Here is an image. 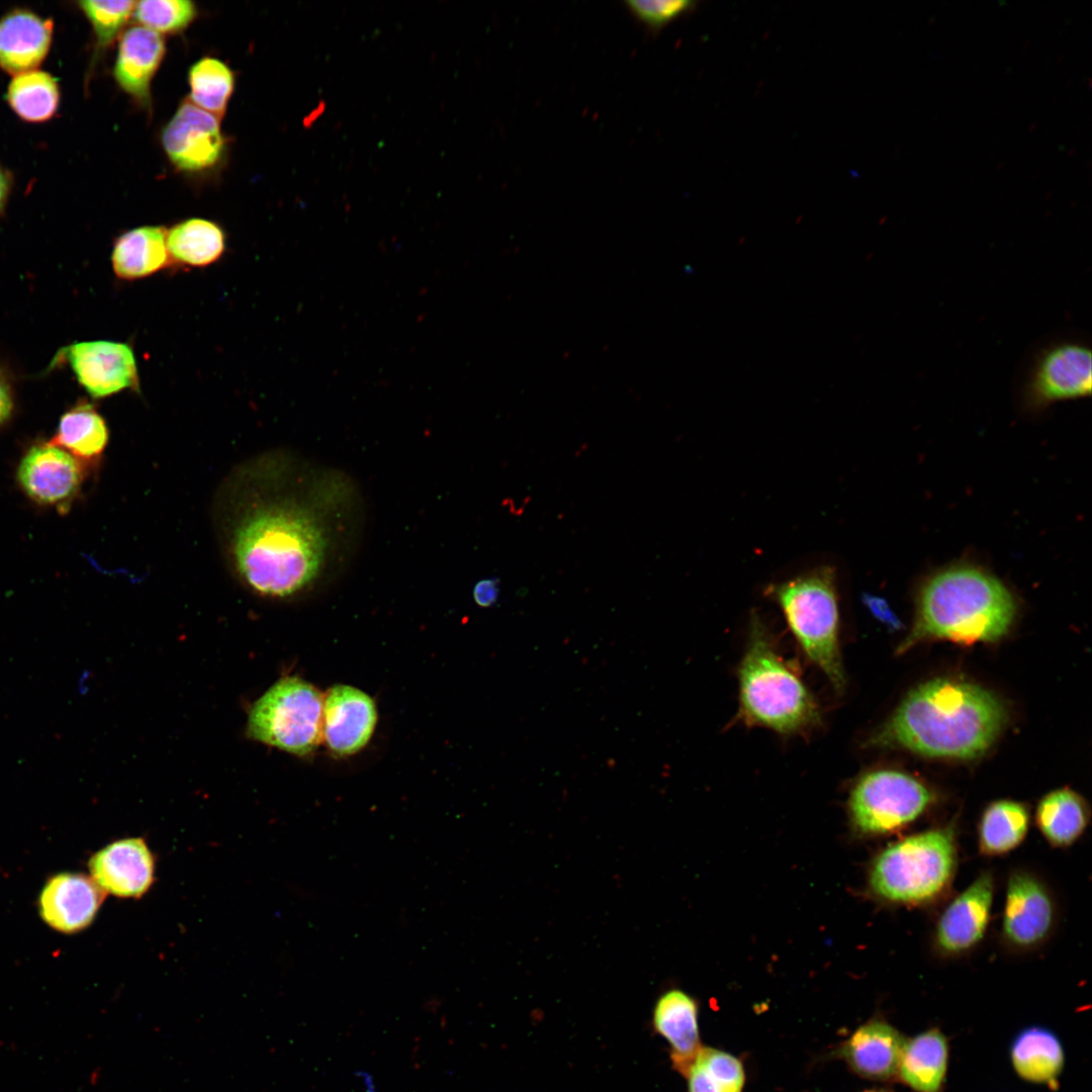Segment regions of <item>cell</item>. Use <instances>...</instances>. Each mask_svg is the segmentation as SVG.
Returning a JSON list of instances; mask_svg holds the SVG:
<instances>
[{
	"mask_svg": "<svg viewBox=\"0 0 1092 1092\" xmlns=\"http://www.w3.org/2000/svg\"><path fill=\"white\" fill-rule=\"evenodd\" d=\"M1059 919L1056 897L1034 872L1016 868L1006 879L1000 938L1010 951L1037 950L1053 936Z\"/></svg>",
	"mask_w": 1092,
	"mask_h": 1092,
	"instance_id": "cell-9",
	"label": "cell"
},
{
	"mask_svg": "<svg viewBox=\"0 0 1092 1092\" xmlns=\"http://www.w3.org/2000/svg\"><path fill=\"white\" fill-rule=\"evenodd\" d=\"M84 468L85 465L66 450L51 442L40 443L22 457L17 481L33 502L66 512L81 489Z\"/></svg>",
	"mask_w": 1092,
	"mask_h": 1092,
	"instance_id": "cell-13",
	"label": "cell"
},
{
	"mask_svg": "<svg viewBox=\"0 0 1092 1092\" xmlns=\"http://www.w3.org/2000/svg\"><path fill=\"white\" fill-rule=\"evenodd\" d=\"M692 1L685 0H633L628 1L630 10L651 27H660L691 8Z\"/></svg>",
	"mask_w": 1092,
	"mask_h": 1092,
	"instance_id": "cell-34",
	"label": "cell"
},
{
	"mask_svg": "<svg viewBox=\"0 0 1092 1092\" xmlns=\"http://www.w3.org/2000/svg\"><path fill=\"white\" fill-rule=\"evenodd\" d=\"M111 263L114 274L122 280L145 278L170 266L166 229L144 225L120 235L113 245Z\"/></svg>",
	"mask_w": 1092,
	"mask_h": 1092,
	"instance_id": "cell-24",
	"label": "cell"
},
{
	"mask_svg": "<svg viewBox=\"0 0 1092 1092\" xmlns=\"http://www.w3.org/2000/svg\"><path fill=\"white\" fill-rule=\"evenodd\" d=\"M765 596L779 606L805 655L828 678L834 690L845 686L839 650V609L836 570L815 567L791 579L770 583Z\"/></svg>",
	"mask_w": 1092,
	"mask_h": 1092,
	"instance_id": "cell-6",
	"label": "cell"
},
{
	"mask_svg": "<svg viewBox=\"0 0 1092 1092\" xmlns=\"http://www.w3.org/2000/svg\"><path fill=\"white\" fill-rule=\"evenodd\" d=\"M863 1092H885V1091H884V1090H880V1089H871V1090H866V1091H863Z\"/></svg>",
	"mask_w": 1092,
	"mask_h": 1092,
	"instance_id": "cell-39",
	"label": "cell"
},
{
	"mask_svg": "<svg viewBox=\"0 0 1092 1092\" xmlns=\"http://www.w3.org/2000/svg\"><path fill=\"white\" fill-rule=\"evenodd\" d=\"M167 247L172 263L205 267L222 256L225 236L221 228L211 220L189 218L167 232Z\"/></svg>",
	"mask_w": 1092,
	"mask_h": 1092,
	"instance_id": "cell-28",
	"label": "cell"
},
{
	"mask_svg": "<svg viewBox=\"0 0 1092 1092\" xmlns=\"http://www.w3.org/2000/svg\"><path fill=\"white\" fill-rule=\"evenodd\" d=\"M8 101L15 112L28 121L49 119L59 103L56 79L41 71L16 75L8 88Z\"/></svg>",
	"mask_w": 1092,
	"mask_h": 1092,
	"instance_id": "cell-30",
	"label": "cell"
},
{
	"mask_svg": "<svg viewBox=\"0 0 1092 1092\" xmlns=\"http://www.w3.org/2000/svg\"><path fill=\"white\" fill-rule=\"evenodd\" d=\"M376 721L374 701L359 689L338 685L324 697L323 740L339 756L362 749L370 740Z\"/></svg>",
	"mask_w": 1092,
	"mask_h": 1092,
	"instance_id": "cell-15",
	"label": "cell"
},
{
	"mask_svg": "<svg viewBox=\"0 0 1092 1092\" xmlns=\"http://www.w3.org/2000/svg\"><path fill=\"white\" fill-rule=\"evenodd\" d=\"M737 675L739 717L746 725L792 734L819 723L821 714L814 696L780 654L756 614L751 616L748 642Z\"/></svg>",
	"mask_w": 1092,
	"mask_h": 1092,
	"instance_id": "cell-4",
	"label": "cell"
},
{
	"mask_svg": "<svg viewBox=\"0 0 1092 1092\" xmlns=\"http://www.w3.org/2000/svg\"><path fill=\"white\" fill-rule=\"evenodd\" d=\"M1010 1060L1021 1079L1054 1089L1064 1070L1065 1051L1053 1030L1033 1025L1020 1030L1013 1038Z\"/></svg>",
	"mask_w": 1092,
	"mask_h": 1092,
	"instance_id": "cell-22",
	"label": "cell"
},
{
	"mask_svg": "<svg viewBox=\"0 0 1092 1092\" xmlns=\"http://www.w3.org/2000/svg\"><path fill=\"white\" fill-rule=\"evenodd\" d=\"M53 23L36 14L17 10L0 20V66L10 73L32 71L46 57Z\"/></svg>",
	"mask_w": 1092,
	"mask_h": 1092,
	"instance_id": "cell-20",
	"label": "cell"
},
{
	"mask_svg": "<svg viewBox=\"0 0 1092 1092\" xmlns=\"http://www.w3.org/2000/svg\"><path fill=\"white\" fill-rule=\"evenodd\" d=\"M995 890L994 875L985 870L947 902L931 934V946L937 957L959 959L982 943L991 923Z\"/></svg>",
	"mask_w": 1092,
	"mask_h": 1092,
	"instance_id": "cell-11",
	"label": "cell"
},
{
	"mask_svg": "<svg viewBox=\"0 0 1092 1092\" xmlns=\"http://www.w3.org/2000/svg\"><path fill=\"white\" fill-rule=\"evenodd\" d=\"M13 406V393L9 379L0 368V427L10 419Z\"/></svg>",
	"mask_w": 1092,
	"mask_h": 1092,
	"instance_id": "cell-36",
	"label": "cell"
},
{
	"mask_svg": "<svg viewBox=\"0 0 1092 1092\" xmlns=\"http://www.w3.org/2000/svg\"><path fill=\"white\" fill-rule=\"evenodd\" d=\"M958 866L954 824L935 826L884 847L871 864L869 887L878 899L890 905L930 906L949 891Z\"/></svg>",
	"mask_w": 1092,
	"mask_h": 1092,
	"instance_id": "cell-5",
	"label": "cell"
},
{
	"mask_svg": "<svg viewBox=\"0 0 1092 1092\" xmlns=\"http://www.w3.org/2000/svg\"><path fill=\"white\" fill-rule=\"evenodd\" d=\"M325 502L324 490L314 489L306 497L276 493L245 506L229 540L242 581L271 598L292 596L312 583L331 550Z\"/></svg>",
	"mask_w": 1092,
	"mask_h": 1092,
	"instance_id": "cell-1",
	"label": "cell"
},
{
	"mask_svg": "<svg viewBox=\"0 0 1092 1092\" xmlns=\"http://www.w3.org/2000/svg\"><path fill=\"white\" fill-rule=\"evenodd\" d=\"M93 881L105 892L120 898H140L154 882L155 861L144 839L114 841L89 860Z\"/></svg>",
	"mask_w": 1092,
	"mask_h": 1092,
	"instance_id": "cell-16",
	"label": "cell"
},
{
	"mask_svg": "<svg viewBox=\"0 0 1092 1092\" xmlns=\"http://www.w3.org/2000/svg\"><path fill=\"white\" fill-rule=\"evenodd\" d=\"M1015 610L1012 595L992 574L974 566L947 568L923 584L913 628L899 649L928 639L961 644L998 640L1008 632Z\"/></svg>",
	"mask_w": 1092,
	"mask_h": 1092,
	"instance_id": "cell-3",
	"label": "cell"
},
{
	"mask_svg": "<svg viewBox=\"0 0 1092 1092\" xmlns=\"http://www.w3.org/2000/svg\"><path fill=\"white\" fill-rule=\"evenodd\" d=\"M934 792L901 770L879 768L854 783L848 811L855 830L866 836L897 833L918 821L934 804Z\"/></svg>",
	"mask_w": 1092,
	"mask_h": 1092,
	"instance_id": "cell-8",
	"label": "cell"
},
{
	"mask_svg": "<svg viewBox=\"0 0 1092 1092\" xmlns=\"http://www.w3.org/2000/svg\"><path fill=\"white\" fill-rule=\"evenodd\" d=\"M105 892L82 874L62 873L53 876L39 897V914L55 930L75 933L94 920Z\"/></svg>",
	"mask_w": 1092,
	"mask_h": 1092,
	"instance_id": "cell-17",
	"label": "cell"
},
{
	"mask_svg": "<svg viewBox=\"0 0 1092 1092\" xmlns=\"http://www.w3.org/2000/svg\"><path fill=\"white\" fill-rule=\"evenodd\" d=\"M188 81L190 98L197 107L216 117L224 113L235 84L228 65L215 58L200 59L189 69Z\"/></svg>",
	"mask_w": 1092,
	"mask_h": 1092,
	"instance_id": "cell-31",
	"label": "cell"
},
{
	"mask_svg": "<svg viewBox=\"0 0 1092 1092\" xmlns=\"http://www.w3.org/2000/svg\"><path fill=\"white\" fill-rule=\"evenodd\" d=\"M1022 395L1031 406H1046L1091 394V350L1083 340H1055L1032 356L1022 378Z\"/></svg>",
	"mask_w": 1092,
	"mask_h": 1092,
	"instance_id": "cell-10",
	"label": "cell"
},
{
	"mask_svg": "<svg viewBox=\"0 0 1092 1092\" xmlns=\"http://www.w3.org/2000/svg\"><path fill=\"white\" fill-rule=\"evenodd\" d=\"M499 596V579L489 577L478 580L472 589V597L477 606L488 608L493 606Z\"/></svg>",
	"mask_w": 1092,
	"mask_h": 1092,
	"instance_id": "cell-35",
	"label": "cell"
},
{
	"mask_svg": "<svg viewBox=\"0 0 1092 1092\" xmlns=\"http://www.w3.org/2000/svg\"><path fill=\"white\" fill-rule=\"evenodd\" d=\"M163 148L179 170L196 172L213 167L224 149V139L215 115L185 102L162 133Z\"/></svg>",
	"mask_w": 1092,
	"mask_h": 1092,
	"instance_id": "cell-14",
	"label": "cell"
},
{
	"mask_svg": "<svg viewBox=\"0 0 1092 1092\" xmlns=\"http://www.w3.org/2000/svg\"><path fill=\"white\" fill-rule=\"evenodd\" d=\"M867 602H868L870 608L872 609L873 613L876 616H878L882 621H884V622H886L888 624L894 625V626L897 625L896 621L891 616L888 609L882 605V602H879V601L874 600V599H868Z\"/></svg>",
	"mask_w": 1092,
	"mask_h": 1092,
	"instance_id": "cell-37",
	"label": "cell"
},
{
	"mask_svg": "<svg viewBox=\"0 0 1092 1092\" xmlns=\"http://www.w3.org/2000/svg\"><path fill=\"white\" fill-rule=\"evenodd\" d=\"M135 1H81L79 5L91 22L99 47L108 46L133 13Z\"/></svg>",
	"mask_w": 1092,
	"mask_h": 1092,
	"instance_id": "cell-33",
	"label": "cell"
},
{
	"mask_svg": "<svg viewBox=\"0 0 1092 1092\" xmlns=\"http://www.w3.org/2000/svg\"><path fill=\"white\" fill-rule=\"evenodd\" d=\"M196 8L188 0H145L136 2L133 16L156 32H177L195 17Z\"/></svg>",
	"mask_w": 1092,
	"mask_h": 1092,
	"instance_id": "cell-32",
	"label": "cell"
},
{
	"mask_svg": "<svg viewBox=\"0 0 1092 1092\" xmlns=\"http://www.w3.org/2000/svg\"><path fill=\"white\" fill-rule=\"evenodd\" d=\"M324 696L311 684L279 679L251 707L246 733L251 739L302 756L323 741Z\"/></svg>",
	"mask_w": 1092,
	"mask_h": 1092,
	"instance_id": "cell-7",
	"label": "cell"
},
{
	"mask_svg": "<svg viewBox=\"0 0 1092 1092\" xmlns=\"http://www.w3.org/2000/svg\"><path fill=\"white\" fill-rule=\"evenodd\" d=\"M1006 717L1002 703L982 687L935 678L910 692L868 743L927 757L973 759L994 743Z\"/></svg>",
	"mask_w": 1092,
	"mask_h": 1092,
	"instance_id": "cell-2",
	"label": "cell"
},
{
	"mask_svg": "<svg viewBox=\"0 0 1092 1092\" xmlns=\"http://www.w3.org/2000/svg\"><path fill=\"white\" fill-rule=\"evenodd\" d=\"M685 1076L689 1092H741L745 1081L737 1058L706 1046L699 1050Z\"/></svg>",
	"mask_w": 1092,
	"mask_h": 1092,
	"instance_id": "cell-29",
	"label": "cell"
},
{
	"mask_svg": "<svg viewBox=\"0 0 1092 1092\" xmlns=\"http://www.w3.org/2000/svg\"><path fill=\"white\" fill-rule=\"evenodd\" d=\"M165 54L163 37L145 26L127 29L118 46L114 78L140 102L150 99V84Z\"/></svg>",
	"mask_w": 1092,
	"mask_h": 1092,
	"instance_id": "cell-19",
	"label": "cell"
},
{
	"mask_svg": "<svg viewBox=\"0 0 1092 1092\" xmlns=\"http://www.w3.org/2000/svg\"><path fill=\"white\" fill-rule=\"evenodd\" d=\"M57 358L69 364L79 384L94 398L139 390L138 363L128 344L79 342L62 349Z\"/></svg>",
	"mask_w": 1092,
	"mask_h": 1092,
	"instance_id": "cell-12",
	"label": "cell"
},
{
	"mask_svg": "<svg viewBox=\"0 0 1092 1092\" xmlns=\"http://www.w3.org/2000/svg\"><path fill=\"white\" fill-rule=\"evenodd\" d=\"M109 432L103 417L88 402L80 401L60 419L52 444L85 462L96 461L103 453Z\"/></svg>",
	"mask_w": 1092,
	"mask_h": 1092,
	"instance_id": "cell-27",
	"label": "cell"
},
{
	"mask_svg": "<svg viewBox=\"0 0 1092 1092\" xmlns=\"http://www.w3.org/2000/svg\"><path fill=\"white\" fill-rule=\"evenodd\" d=\"M1085 799L1069 788L1044 795L1035 810V824L1044 840L1055 848H1067L1085 833L1090 822Z\"/></svg>",
	"mask_w": 1092,
	"mask_h": 1092,
	"instance_id": "cell-25",
	"label": "cell"
},
{
	"mask_svg": "<svg viewBox=\"0 0 1092 1092\" xmlns=\"http://www.w3.org/2000/svg\"><path fill=\"white\" fill-rule=\"evenodd\" d=\"M906 1039L887 1021L872 1019L859 1026L838 1053L857 1075L887 1081L897 1076Z\"/></svg>",
	"mask_w": 1092,
	"mask_h": 1092,
	"instance_id": "cell-18",
	"label": "cell"
},
{
	"mask_svg": "<svg viewBox=\"0 0 1092 1092\" xmlns=\"http://www.w3.org/2000/svg\"><path fill=\"white\" fill-rule=\"evenodd\" d=\"M1030 825V813L1025 804L1014 800H997L982 812L977 826L979 852L988 857L1005 855L1025 840Z\"/></svg>",
	"mask_w": 1092,
	"mask_h": 1092,
	"instance_id": "cell-26",
	"label": "cell"
},
{
	"mask_svg": "<svg viewBox=\"0 0 1092 1092\" xmlns=\"http://www.w3.org/2000/svg\"><path fill=\"white\" fill-rule=\"evenodd\" d=\"M8 180L5 173L0 169V210L2 209L7 195H8Z\"/></svg>",
	"mask_w": 1092,
	"mask_h": 1092,
	"instance_id": "cell-38",
	"label": "cell"
},
{
	"mask_svg": "<svg viewBox=\"0 0 1092 1092\" xmlns=\"http://www.w3.org/2000/svg\"><path fill=\"white\" fill-rule=\"evenodd\" d=\"M653 1023L671 1046L673 1067L686 1075L700 1044L698 1027V1008L695 1000L687 993L672 989L657 1000Z\"/></svg>",
	"mask_w": 1092,
	"mask_h": 1092,
	"instance_id": "cell-21",
	"label": "cell"
},
{
	"mask_svg": "<svg viewBox=\"0 0 1092 1092\" xmlns=\"http://www.w3.org/2000/svg\"><path fill=\"white\" fill-rule=\"evenodd\" d=\"M948 1065V1043L938 1028L907 1038L897 1076L915 1092H941Z\"/></svg>",
	"mask_w": 1092,
	"mask_h": 1092,
	"instance_id": "cell-23",
	"label": "cell"
}]
</instances>
